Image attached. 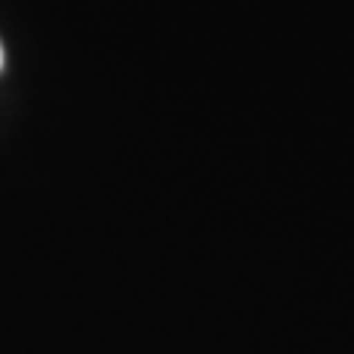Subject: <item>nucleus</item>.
<instances>
[{"mask_svg":"<svg viewBox=\"0 0 354 354\" xmlns=\"http://www.w3.org/2000/svg\"><path fill=\"white\" fill-rule=\"evenodd\" d=\"M0 68H3V48H0Z\"/></svg>","mask_w":354,"mask_h":354,"instance_id":"nucleus-1","label":"nucleus"}]
</instances>
